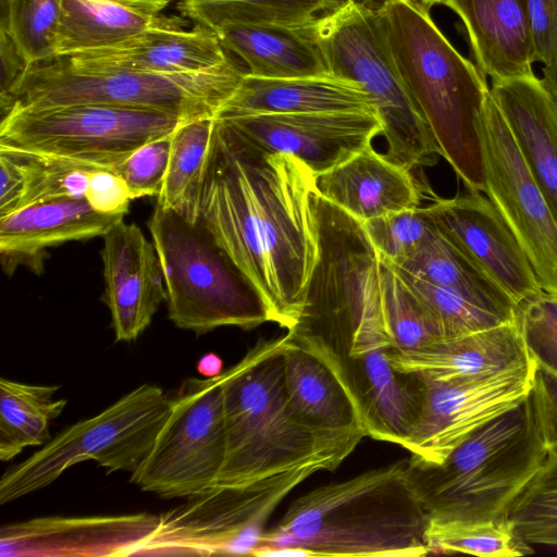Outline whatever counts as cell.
<instances>
[{
    "label": "cell",
    "mask_w": 557,
    "mask_h": 557,
    "mask_svg": "<svg viewBox=\"0 0 557 557\" xmlns=\"http://www.w3.org/2000/svg\"><path fill=\"white\" fill-rule=\"evenodd\" d=\"M314 190L305 163L251 144L216 117L199 220L256 288L271 322L286 330L315 260Z\"/></svg>",
    "instance_id": "1"
},
{
    "label": "cell",
    "mask_w": 557,
    "mask_h": 557,
    "mask_svg": "<svg viewBox=\"0 0 557 557\" xmlns=\"http://www.w3.org/2000/svg\"><path fill=\"white\" fill-rule=\"evenodd\" d=\"M317 253L290 339L317 357L352 401L388 392L396 342L380 285V253L362 222L312 194Z\"/></svg>",
    "instance_id": "2"
},
{
    "label": "cell",
    "mask_w": 557,
    "mask_h": 557,
    "mask_svg": "<svg viewBox=\"0 0 557 557\" xmlns=\"http://www.w3.org/2000/svg\"><path fill=\"white\" fill-rule=\"evenodd\" d=\"M428 520L408 459L399 460L295 498L253 556H425Z\"/></svg>",
    "instance_id": "3"
},
{
    "label": "cell",
    "mask_w": 557,
    "mask_h": 557,
    "mask_svg": "<svg viewBox=\"0 0 557 557\" xmlns=\"http://www.w3.org/2000/svg\"><path fill=\"white\" fill-rule=\"evenodd\" d=\"M287 332L260 339L222 373L226 454L216 485L240 486L304 467L334 471L362 435L315 430L292 407L284 379Z\"/></svg>",
    "instance_id": "4"
},
{
    "label": "cell",
    "mask_w": 557,
    "mask_h": 557,
    "mask_svg": "<svg viewBox=\"0 0 557 557\" xmlns=\"http://www.w3.org/2000/svg\"><path fill=\"white\" fill-rule=\"evenodd\" d=\"M379 24L401 81L441 156L467 189L483 193L481 125L491 96L485 76L466 59L417 0H380Z\"/></svg>",
    "instance_id": "5"
},
{
    "label": "cell",
    "mask_w": 557,
    "mask_h": 557,
    "mask_svg": "<svg viewBox=\"0 0 557 557\" xmlns=\"http://www.w3.org/2000/svg\"><path fill=\"white\" fill-rule=\"evenodd\" d=\"M548 454L530 395L436 466L408 458L429 520H484L509 510Z\"/></svg>",
    "instance_id": "6"
},
{
    "label": "cell",
    "mask_w": 557,
    "mask_h": 557,
    "mask_svg": "<svg viewBox=\"0 0 557 557\" xmlns=\"http://www.w3.org/2000/svg\"><path fill=\"white\" fill-rule=\"evenodd\" d=\"M245 73L231 57L208 70L171 74L77 70L53 58L26 69L0 97L1 112L98 103L157 110L190 121L215 116Z\"/></svg>",
    "instance_id": "7"
},
{
    "label": "cell",
    "mask_w": 557,
    "mask_h": 557,
    "mask_svg": "<svg viewBox=\"0 0 557 557\" xmlns=\"http://www.w3.org/2000/svg\"><path fill=\"white\" fill-rule=\"evenodd\" d=\"M148 230L160 260L169 319L197 335L271 322L256 288L199 220L156 205Z\"/></svg>",
    "instance_id": "8"
},
{
    "label": "cell",
    "mask_w": 557,
    "mask_h": 557,
    "mask_svg": "<svg viewBox=\"0 0 557 557\" xmlns=\"http://www.w3.org/2000/svg\"><path fill=\"white\" fill-rule=\"evenodd\" d=\"M310 32L331 75L368 94L383 127L386 159L409 171L435 164L440 149L401 81L374 5L352 0Z\"/></svg>",
    "instance_id": "9"
},
{
    "label": "cell",
    "mask_w": 557,
    "mask_h": 557,
    "mask_svg": "<svg viewBox=\"0 0 557 557\" xmlns=\"http://www.w3.org/2000/svg\"><path fill=\"white\" fill-rule=\"evenodd\" d=\"M171 409V398L145 383L100 413L58 433L0 479V505L47 487L72 466L94 460L108 472L133 473L149 453Z\"/></svg>",
    "instance_id": "10"
},
{
    "label": "cell",
    "mask_w": 557,
    "mask_h": 557,
    "mask_svg": "<svg viewBox=\"0 0 557 557\" xmlns=\"http://www.w3.org/2000/svg\"><path fill=\"white\" fill-rule=\"evenodd\" d=\"M183 122L162 111L98 103L11 109L1 117L0 147L114 170Z\"/></svg>",
    "instance_id": "11"
},
{
    "label": "cell",
    "mask_w": 557,
    "mask_h": 557,
    "mask_svg": "<svg viewBox=\"0 0 557 557\" xmlns=\"http://www.w3.org/2000/svg\"><path fill=\"white\" fill-rule=\"evenodd\" d=\"M320 471L304 467L240 486L214 485L161 513L153 533L131 556L251 555L274 509Z\"/></svg>",
    "instance_id": "12"
},
{
    "label": "cell",
    "mask_w": 557,
    "mask_h": 557,
    "mask_svg": "<svg viewBox=\"0 0 557 557\" xmlns=\"http://www.w3.org/2000/svg\"><path fill=\"white\" fill-rule=\"evenodd\" d=\"M225 454L222 374L188 377L131 482L163 498H185L216 485Z\"/></svg>",
    "instance_id": "13"
},
{
    "label": "cell",
    "mask_w": 557,
    "mask_h": 557,
    "mask_svg": "<svg viewBox=\"0 0 557 557\" xmlns=\"http://www.w3.org/2000/svg\"><path fill=\"white\" fill-rule=\"evenodd\" d=\"M536 368L534 359L474 379L442 382L414 375L419 407L401 447L419 463L444 462L479 429L529 397Z\"/></svg>",
    "instance_id": "14"
},
{
    "label": "cell",
    "mask_w": 557,
    "mask_h": 557,
    "mask_svg": "<svg viewBox=\"0 0 557 557\" xmlns=\"http://www.w3.org/2000/svg\"><path fill=\"white\" fill-rule=\"evenodd\" d=\"M484 194L525 253L543 292L557 294V218L490 96L481 125Z\"/></svg>",
    "instance_id": "15"
},
{
    "label": "cell",
    "mask_w": 557,
    "mask_h": 557,
    "mask_svg": "<svg viewBox=\"0 0 557 557\" xmlns=\"http://www.w3.org/2000/svg\"><path fill=\"white\" fill-rule=\"evenodd\" d=\"M265 150L286 153L319 175L368 146L383 127L373 111L264 114L221 119Z\"/></svg>",
    "instance_id": "16"
},
{
    "label": "cell",
    "mask_w": 557,
    "mask_h": 557,
    "mask_svg": "<svg viewBox=\"0 0 557 557\" xmlns=\"http://www.w3.org/2000/svg\"><path fill=\"white\" fill-rule=\"evenodd\" d=\"M436 230L483 269L518 306L543 292L512 232L479 191L435 197L425 207Z\"/></svg>",
    "instance_id": "17"
},
{
    "label": "cell",
    "mask_w": 557,
    "mask_h": 557,
    "mask_svg": "<svg viewBox=\"0 0 557 557\" xmlns=\"http://www.w3.org/2000/svg\"><path fill=\"white\" fill-rule=\"evenodd\" d=\"M160 515L40 517L0 529L1 557L131 556L157 529Z\"/></svg>",
    "instance_id": "18"
},
{
    "label": "cell",
    "mask_w": 557,
    "mask_h": 557,
    "mask_svg": "<svg viewBox=\"0 0 557 557\" xmlns=\"http://www.w3.org/2000/svg\"><path fill=\"white\" fill-rule=\"evenodd\" d=\"M101 260L111 327L117 342L135 341L151 323L166 290L153 243L124 220L103 236Z\"/></svg>",
    "instance_id": "19"
},
{
    "label": "cell",
    "mask_w": 557,
    "mask_h": 557,
    "mask_svg": "<svg viewBox=\"0 0 557 557\" xmlns=\"http://www.w3.org/2000/svg\"><path fill=\"white\" fill-rule=\"evenodd\" d=\"M215 32L182 21L160 17L151 27L117 44L59 57L77 70L190 73L218 66L228 60Z\"/></svg>",
    "instance_id": "20"
},
{
    "label": "cell",
    "mask_w": 557,
    "mask_h": 557,
    "mask_svg": "<svg viewBox=\"0 0 557 557\" xmlns=\"http://www.w3.org/2000/svg\"><path fill=\"white\" fill-rule=\"evenodd\" d=\"M124 216L100 213L85 198H59L21 208L0 218L2 267L8 274L20 264L41 271L47 248L103 236Z\"/></svg>",
    "instance_id": "21"
},
{
    "label": "cell",
    "mask_w": 557,
    "mask_h": 557,
    "mask_svg": "<svg viewBox=\"0 0 557 557\" xmlns=\"http://www.w3.org/2000/svg\"><path fill=\"white\" fill-rule=\"evenodd\" d=\"M388 358L400 374L442 382L487 376L534 360L517 319L419 349L394 348Z\"/></svg>",
    "instance_id": "22"
},
{
    "label": "cell",
    "mask_w": 557,
    "mask_h": 557,
    "mask_svg": "<svg viewBox=\"0 0 557 557\" xmlns=\"http://www.w3.org/2000/svg\"><path fill=\"white\" fill-rule=\"evenodd\" d=\"M462 21L478 69L492 81L535 75L527 0H436Z\"/></svg>",
    "instance_id": "23"
},
{
    "label": "cell",
    "mask_w": 557,
    "mask_h": 557,
    "mask_svg": "<svg viewBox=\"0 0 557 557\" xmlns=\"http://www.w3.org/2000/svg\"><path fill=\"white\" fill-rule=\"evenodd\" d=\"M315 190L344 211L367 222L420 203L410 171L387 160L372 145L314 176Z\"/></svg>",
    "instance_id": "24"
},
{
    "label": "cell",
    "mask_w": 557,
    "mask_h": 557,
    "mask_svg": "<svg viewBox=\"0 0 557 557\" xmlns=\"http://www.w3.org/2000/svg\"><path fill=\"white\" fill-rule=\"evenodd\" d=\"M373 111L361 86L334 75L267 78L245 73L218 119L264 114Z\"/></svg>",
    "instance_id": "25"
},
{
    "label": "cell",
    "mask_w": 557,
    "mask_h": 557,
    "mask_svg": "<svg viewBox=\"0 0 557 557\" xmlns=\"http://www.w3.org/2000/svg\"><path fill=\"white\" fill-rule=\"evenodd\" d=\"M490 91L557 218L556 101L535 75L492 81Z\"/></svg>",
    "instance_id": "26"
},
{
    "label": "cell",
    "mask_w": 557,
    "mask_h": 557,
    "mask_svg": "<svg viewBox=\"0 0 557 557\" xmlns=\"http://www.w3.org/2000/svg\"><path fill=\"white\" fill-rule=\"evenodd\" d=\"M215 33L225 51L239 58L250 75L267 78L331 75L310 28L234 24Z\"/></svg>",
    "instance_id": "27"
},
{
    "label": "cell",
    "mask_w": 557,
    "mask_h": 557,
    "mask_svg": "<svg viewBox=\"0 0 557 557\" xmlns=\"http://www.w3.org/2000/svg\"><path fill=\"white\" fill-rule=\"evenodd\" d=\"M284 379L293 409L309 425L326 433L367 436L358 411L334 374L290 337L284 350Z\"/></svg>",
    "instance_id": "28"
},
{
    "label": "cell",
    "mask_w": 557,
    "mask_h": 557,
    "mask_svg": "<svg viewBox=\"0 0 557 557\" xmlns=\"http://www.w3.org/2000/svg\"><path fill=\"white\" fill-rule=\"evenodd\" d=\"M394 265L455 290L507 321L516 320L517 305L506 290L437 230L404 262Z\"/></svg>",
    "instance_id": "29"
},
{
    "label": "cell",
    "mask_w": 557,
    "mask_h": 557,
    "mask_svg": "<svg viewBox=\"0 0 557 557\" xmlns=\"http://www.w3.org/2000/svg\"><path fill=\"white\" fill-rule=\"evenodd\" d=\"M352 0H178L177 9L195 25L213 32L234 24L313 28Z\"/></svg>",
    "instance_id": "30"
},
{
    "label": "cell",
    "mask_w": 557,
    "mask_h": 557,
    "mask_svg": "<svg viewBox=\"0 0 557 557\" xmlns=\"http://www.w3.org/2000/svg\"><path fill=\"white\" fill-rule=\"evenodd\" d=\"M159 20L114 0H60L54 58L117 44Z\"/></svg>",
    "instance_id": "31"
},
{
    "label": "cell",
    "mask_w": 557,
    "mask_h": 557,
    "mask_svg": "<svg viewBox=\"0 0 557 557\" xmlns=\"http://www.w3.org/2000/svg\"><path fill=\"white\" fill-rule=\"evenodd\" d=\"M216 127L215 116L183 122L172 136L166 174L157 203L185 219H200L206 168Z\"/></svg>",
    "instance_id": "32"
},
{
    "label": "cell",
    "mask_w": 557,
    "mask_h": 557,
    "mask_svg": "<svg viewBox=\"0 0 557 557\" xmlns=\"http://www.w3.org/2000/svg\"><path fill=\"white\" fill-rule=\"evenodd\" d=\"M59 385L0 380V459L9 461L25 448L44 446L52 437L50 423L67 400L54 398Z\"/></svg>",
    "instance_id": "33"
},
{
    "label": "cell",
    "mask_w": 557,
    "mask_h": 557,
    "mask_svg": "<svg viewBox=\"0 0 557 557\" xmlns=\"http://www.w3.org/2000/svg\"><path fill=\"white\" fill-rule=\"evenodd\" d=\"M425 540L430 554H470L480 557H516L532 553L508 517L484 520H428Z\"/></svg>",
    "instance_id": "34"
},
{
    "label": "cell",
    "mask_w": 557,
    "mask_h": 557,
    "mask_svg": "<svg viewBox=\"0 0 557 557\" xmlns=\"http://www.w3.org/2000/svg\"><path fill=\"white\" fill-rule=\"evenodd\" d=\"M394 268L418 298L441 339L456 338L510 322L455 290Z\"/></svg>",
    "instance_id": "35"
},
{
    "label": "cell",
    "mask_w": 557,
    "mask_h": 557,
    "mask_svg": "<svg viewBox=\"0 0 557 557\" xmlns=\"http://www.w3.org/2000/svg\"><path fill=\"white\" fill-rule=\"evenodd\" d=\"M508 518L527 545L557 548V453L545 460L513 502Z\"/></svg>",
    "instance_id": "36"
},
{
    "label": "cell",
    "mask_w": 557,
    "mask_h": 557,
    "mask_svg": "<svg viewBox=\"0 0 557 557\" xmlns=\"http://www.w3.org/2000/svg\"><path fill=\"white\" fill-rule=\"evenodd\" d=\"M59 13L60 0H1L0 29L27 67L55 57Z\"/></svg>",
    "instance_id": "37"
},
{
    "label": "cell",
    "mask_w": 557,
    "mask_h": 557,
    "mask_svg": "<svg viewBox=\"0 0 557 557\" xmlns=\"http://www.w3.org/2000/svg\"><path fill=\"white\" fill-rule=\"evenodd\" d=\"M380 285L387 322L396 342L395 349H419L441 341L416 295L382 256Z\"/></svg>",
    "instance_id": "38"
},
{
    "label": "cell",
    "mask_w": 557,
    "mask_h": 557,
    "mask_svg": "<svg viewBox=\"0 0 557 557\" xmlns=\"http://www.w3.org/2000/svg\"><path fill=\"white\" fill-rule=\"evenodd\" d=\"M25 187L20 208L59 198H85L92 164L50 156L22 152Z\"/></svg>",
    "instance_id": "39"
},
{
    "label": "cell",
    "mask_w": 557,
    "mask_h": 557,
    "mask_svg": "<svg viewBox=\"0 0 557 557\" xmlns=\"http://www.w3.org/2000/svg\"><path fill=\"white\" fill-rule=\"evenodd\" d=\"M364 230L383 258L400 264L435 232L425 207L393 212L362 222Z\"/></svg>",
    "instance_id": "40"
},
{
    "label": "cell",
    "mask_w": 557,
    "mask_h": 557,
    "mask_svg": "<svg viewBox=\"0 0 557 557\" xmlns=\"http://www.w3.org/2000/svg\"><path fill=\"white\" fill-rule=\"evenodd\" d=\"M516 319L537 364L557 376V294L542 292L520 302Z\"/></svg>",
    "instance_id": "41"
},
{
    "label": "cell",
    "mask_w": 557,
    "mask_h": 557,
    "mask_svg": "<svg viewBox=\"0 0 557 557\" xmlns=\"http://www.w3.org/2000/svg\"><path fill=\"white\" fill-rule=\"evenodd\" d=\"M172 136L173 133L139 147L114 168L132 199L160 194L170 161Z\"/></svg>",
    "instance_id": "42"
},
{
    "label": "cell",
    "mask_w": 557,
    "mask_h": 557,
    "mask_svg": "<svg viewBox=\"0 0 557 557\" xmlns=\"http://www.w3.org/2000/svg\"><path fill=\"white\" fill-rule=\"evenodd\" d=\"M533 59L544 66L557 60V0H527Z\"/></svg>",
    "instance_id": "43"
},
{
    "label": "cell",
    "mask_w": 557,
    "mask_h": 557,
    "mask_svg": "<svg viewBox=\"0 0 557 557\" xmlns=\"http://www.w3.org/2000/svg\"><path fill=\"white\" fill-rule=\"evenodd\" d=\"M530 398L548 451L557 453V376L537 364Z\"/></svg>",
    "instance_id": "44"
},
{
    "label": "cell",
    "mask_w": 557,
    "mask_h": 557,
    "mask_svg": "<svg viewBox=\"0 0 557 557\" xmlns=\"http://www.w3.org/2000/svg\"><path fill=\"white\" fill-rule=\"evenodd\" d=\"M85 199L100 213L124 215L133 200L123 178L110 169L90 172Z\"/></svg>",
    "instance_id": "45"
},
{
    "label": "cell",
    "mask_w": 557,
    "mask_h": 557,
    "mask_svg": "<svg viewBox=\"0 0 557 557\" xmlns=\"http://www.w3.org/2000/svg\"><path fill=\"white\" fill-rule=\"evenodd\" d=\"M24 187V154L17 150L0 147V218L18 210Z\"/></svg>",
    "instance_id": "46"
},
{
    "label": "cell",
    "mask_w": 557,
    "mask_h": 557,
    "mask_svg": "<svg viewBox=\"0 0 557 557\" xmlns=\"http://www.w3.org/2000/svg\"><path fill=\"white\" fill-rule=\"evenodd\" d=\"M1 94H7L21 78L27 66L7 32L0 29Z\"/></svg>",
    "instance_id": "47"
},
{
    "label": "cell",
    "mask_w": 557,
    "mask_h": 557,
    "mask_svg": "<svg viewBox=\"0 0 557 557\" xmlns=\"http://www.w3.org/2000/svg\"><path fill=\"white\" fill-rule=\"evenodd\" d=\"M196 369L205 377H215L223 373V361L219 355L208 352L199 358Z\"/></svg>",
    "instance_id": "48"
},
{
    "label": "cell",
    "mask_w": 557,
    "mask_h": 557,
    "mask_svg": "<svg viewBox=\"0 0 557 557\" xmlns=\"http://www.w3.org/2000/svg\"><path fill=\"white\" fill-rule=\"evenodd\" d=\"M131 9L158 15L160 11L169 5L172 0H114Z\"/></svg>",
    "instance_id": "49"
},
{
    "label": "cell",
    "mask_w": 557,
    "mask_h": 557,
    "mask_svg": "<svg viewBox=\"0 0 557 557\" xmlns=\"http://www.w3.org/2000/svg\"><path fill=\"white\" fill-rule=\"evenodd\" d=\"M541 81L557 103V60L552 65L543 67Z\"/></svg>",
    "instance_id": "50"
},
{
    "label": "cell",
    "mask_w": 557,
    "mask_h": 557,
    "mask_svg": "<svg viewBox=\"0 0 557 557\" xmlns=\"http://www.w3.org/2000/svg\"><path fill=\"white\" fill-rule=\"evenodd\" d=\"M417 1L421 2L422 4H424L431 9V7L435 5L436 0H417Z\"/></svg>",
    "instance_id": "51"
}]
</instances>
